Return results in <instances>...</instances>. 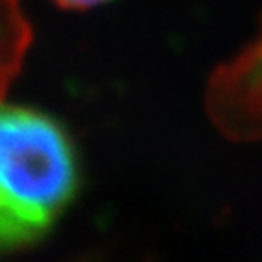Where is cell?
I'll list each match as a JSON object with an SVG mask.
<instances>
[{"mask_svg": "<svg viewBox=\"0 0 262 262\" xmlns=\"http://www.w3.org/2000/svg\"><path fill=\"white\" fill-rule=\"evenodd\" d=\"M31 43V25L21 0H0V101L19 75Z\"/></svg>", "mask_w": 262, "mask_h": 262, "instance_id": "obj_2", "label": "cell"}, {"mask_svg": "<svg viewBox=\"0 0 262 262\" xmlns=\"http://www.w3.org/2000/svg\"><path fill=\"white\" fill-rule=\"evenodd\" d=\"M54 3L62 9H73V11H85V9H93L99 7L107 0H54Z\"/></svg>", "mask_w": 262, "mask_h": 262, "instance_id": "obj_3", "label": "cell"}, {"mask_svg": "<svg viewBox=\"0 0 262 262\" xmlns=\"http://www.w3.org/2000/svg\"><path fill=\"white\" fill-rule=\"evenodd\" d=\"M81 159L54 116L0 105V254L41 239L75 201Z\"/></svg>", "mask_w": 262, "mask_h": 262, "instance_id": "obj_1", "label": "cell"}]
</instances>
